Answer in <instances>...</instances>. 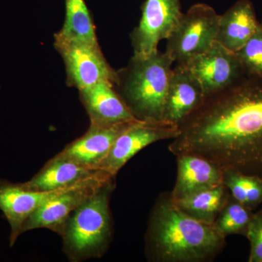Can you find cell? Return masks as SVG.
Returning a JSON list of instances; mask_svg holds the SVG:
<instances>
[{"instance_id": "1", "label": "cell", "mask_w": 262, "mask_h": 262, "mask_svg": "<svg viewBox=\"0 0 262 262\" xmlns=\"http://www.w3.org/2000/svg\"><path fill=\"white\" fill-rule=\"evenodd\" d=\"M168 146L262 178V78L246 73L230 87L206 96L179 126Z\"/></svg>"}, {"instance_id": "2", "label": "cell", "mask_w": 262, "mask_h": 262, "mask_svg": "<svg viewBox=\"0 0 262 262\" xmlns=\"http://www.w3.org/2000/svg\"><path fill=\"white\" fill-rule=\"evenodd\" d=\"M225 236L214 224H207L182 211L170 192L160 194L150 214L146 253L155 262H205L216 257Z\"/></svg>"}, {"instance_id": "3", "label": "cell", "mask_w": 262, "mask_h": 262, "mask_svg": "<svg viewBox=\"0 0 262 262\" xmlns=\"http://www.w3.org/2000/svg\"><path fill=\"white\" fill-rule=\"evenodd\" d=\"M173 61L157 50L147 56H133L126 67L117 71L114 86L136 120L163 121L164 106Z\"/></svg>"}, {"instance_id": "4", "label": "cell", "mask_w": 262, "mask_h": 262, "mask_svg": "<svg viewBox=\"0 0 262 262\" xmlns=\"http://www.w3.org/2000/svg\"><path fill=\"white\" fill-rule=\"evenodd\" d=\"M115 187V178L110 179L71 213L61 234L70 261L100 258L106 252L113 235L110 203Z\"/></svg>"}, {"instance_id": "5", "label": "cell", "mask_w": 262, "mask_h": 262, "mask_svg": "<svg viewBox=\"0 0 262 262\" xmlns=\"http://www.w3.org/2000/svg\"><path fill=\"white\" fill-rule=\"evenodd\" d=\"M220 15L212 7L203 3L192 5L182 13L167 38L166 52L177 64H185L203 54L216 39Z\"/></svg>"}, {"instance_id": "6", "label": "cell", "mask_w": 262, "mask_h": 262, "mask_svg": "<svg viewBox=\"0 0 262 262\" xmlns=\"http://www.w3.org/2000/svg\"><path fill=\"white\" fill-rule=\"evenodd\" d=\"M54 47L64 62L70 87L80 91L102 81L115 83L117 71L108 64L99 44L66 39L56 33Z\"/></svg>"}, {"instance_id": "7", "label": "cell", "mask_w": 262, "mask_h": 262, "mask_svg": "<svg viewBox=\"0 0 262 262\" xmlns=\"http://www.w3.org/2000/svg\"><path fill=\"white\" fill-rule=\"evenodd\" d=\"M113 178L115 177L99 170L89 178L52 196L25 221L21 234L32 229L46 228L61 236L71 213Z\"/></svg>"}, {"instance_id": "8", "label": "cell", "mask_w": 262, "mask_h": 262, "mask_svg": "<svg viewBox=\"0 0 262 262\" xmlns=\"http://www.w3.org/2000/svg\"><path fill=\"white\" fill-rule=\"evenodd\" d=\"M182 15L180 0H146L139 25L130 34L134 56H147L158 50Z\"/></svg>"}, {"instance_id": "9", "label": "cell", "mask_w": 262, "mask_h": 262, "mask_svg": "<svg viewBox=\"0 0 262 262\" xmlns=\"http://www.w3.org/2000/svg\"><path fill=\"white\" fill-rule=\"evenodd\" d=\"M179 133L178 127L167 122L137 120L118 136L98 170L116 177L119 170L141 150L156 141L175 139Z\"/></svg>"}, {"instance_id": "10", "label": "cell", "mask_w": 262, "mask_h": 262, "mask_svg": "<svg viewBox=\"0 0 262 262\" xmlns=\"http://www.w3.org/2000/svg\"><path fill=\"white\" fill-rule=\"evenodd\" d=\"M180 65L199 81L206 97L230 87L246 74L235 53L216 41L203 54Z\"/></svg>"}, {"instance_id": "11", "label": "cell", "mask_w": 262, "mask_h": 262, "mask_svg": "<svg viewBox=\"0 0 262 262\" xmlns=\"http://www.w3.org/2000/svg\"><path fill=\"white\" fill-rule=\"evenodd\" d=\"M137 120L110 126L91 125L83 136L68 144L56 155L82 166L98 170V165L107 156L118 136Z\"/></svg>"}, {"instance_id": "12", "label": "cell", "mask_w": 262, "mask_h": 262, "mask_svg": "<svg viewBox=\"0 0 262 262\" xmlns=\"http://www.w3.org/2000/svg\"><path fill=\"white\" fill-rule=\"evenodd\" d=\"M205 98L199 81L184 66L177 64L169 82L163 121L179 127Z\"/></svg>"}, {"instance_id": "13", "label": "cell", "mask_w": 262, "mask_h": 262, "mask_svg": "<svg viewBox=\"0 0 262 262\" xmlns=\"http://www.w3.org/2000/svg\"><path fill=\"white\" fill-rule=\"evenodd\" d=\"M66 189L37 192L22 187L20 183L13 184L0 180V210L10 226V246L15 244L21 234L25 221L50 198Z\"/></svg>"}, {"instance_id": "14", "label": "cell", "mask_w": 262, "mask_h": 262, "mask_svg": "<svg viewBox=\"0 0 262 262\" xmlns=\"http://www.w3.org/2000/svg\"><path fill=\"white\" fill-rule=\"evenodd\" d=\"M79 94L91 125L110 126L136 120L117 94L113 82L102 81L80 90Z\"/></svg>"}, {"instance_id": "15", "label": "cell", "mask_w": 262, "mask_h": 262, "mask_svg": "<svg viewBox=\"0 0 262 262\" xmlns=\"http://www.w3.org/2000/svg\"><path fill=\"white\" fill-rule=\"evenodd\" d=\"M177 158V181L170 192L174 201L222 184L223 170L216 164L194 155Z\"/></svg>"}, {"instance_id": "16", "label": "cell", "mask_w": 262, "mask_h": 262, "mask_svg": "<svg viewBox=\"0 0 262 262\" xmlns=\"http://www.w3.org/2000/svg\"><path fill=\"white\" fill-rule=\"evenodd\" d=\"M259 24L253 3L238 0L220 15L215 41L236 53L252 37Z\"/></svg>"}, {"instance_id": "17", "label": "cell", "mask_w": 262, "mask_h": 262, "mask_svg": "<svg viewBox=\"0 0 262 262\" xmlns=\"http://www.w3.org/2000/svg\"><path fill=\"white\" fill-rule=\"evenodd\" d=\"M98 170L56 155L32 179L20 184L29 190L51 192L70 187L94 175Z\"/></svg>"}, {"instance_id": "18", "label": "cell", "mask_w": 262, "mask_h": 262, "mask_svg": "<svg viewBox=\"0 0 262 262\" xmlns=\"http://www.w3.org/2000/svg\"><path fill=\"white\" fill-rule=\"evenodd\" d=\"M230 195L222 183L211 189L201 191L175 201L179 208L192 218L207 224L215 220Z\"/></svg>"}, {"instance_id": "19", "label": "cell", "mask_w": 262, "mask_h": 262, "mask_svg": "<svg viewBox=\"0 0 262 262\" xmlns=\"http://www.w3.org/2000/svg\"><path fill=\"white\" fill-rule=\"evenodd\" d=\"M65 20L56 34L66 39L98 44L92 16L84 0H64Z\"/></svg>"}, {"instance_id": "20", "label": "cell", "mask_w": 262, "mask_h": 262, "mask_svg": "<svg viewBox=\"0 0 262 262\" xmlns=\"http://www.w3.org/2000/svg\"><path fill=\"white\" fill-rule=\"evenodd\" d=\"M222 183L236 201L250 210L262 203V178L234 169H222Z\"/></svg>"}, {"instance_id": "21", "label": "cell", "mask_w": 262, "mask_h": 262, "mask_svg": "<svg viewBox=\"0 0 262 262\" xmlns=\"http://www.w3.org/2000/svg\"><path fill=\"white\" fill-rule=\"evenodd\" d=\"M253 214L252 210L243 206L230 194L214 225L225 237L232 234L246 236Z\"/></svg>"}, {"instance_id": "22", "label": "cell", "mask_w": 262, "mask_h": 262, "mask_svg": "<svg viewBox=\"0 0 262 262\" xmlns=\"http://www.w3.org/2000/svg\"><path fill=\"white\" fill-rule=\"evenodd\" d=\"M245 72L262 78V25L259 26L246 44L234 53Z\"/></svg>"}, {"instance_id": "23", "label": "cell", "mask_w": 262, "mask_h": 262, "mask_svg": "<svg viewBox=\"0 0 262 262\" xmlns=\"http://www.w3.org/2000/svg\"><path fill=\"white\" fill-rule=\"evenodd\" d=\"M246 237L251 248L248 261L262 262V208L253 214Z\"/></svg>"}, {"instance_id": "24", "label": "cell", "mask_w": 262, "mask_h": 262, "mask_svg": "<svg viewBox=\"0 0 262 262\" xmlns=\"http://www.w3.org/2000/svg\"><path fill=\"white\" fill-rule=\"evenodd\" d=\"M261 25H262V21L261 22Z\"/></svg>"}]
</instances>
